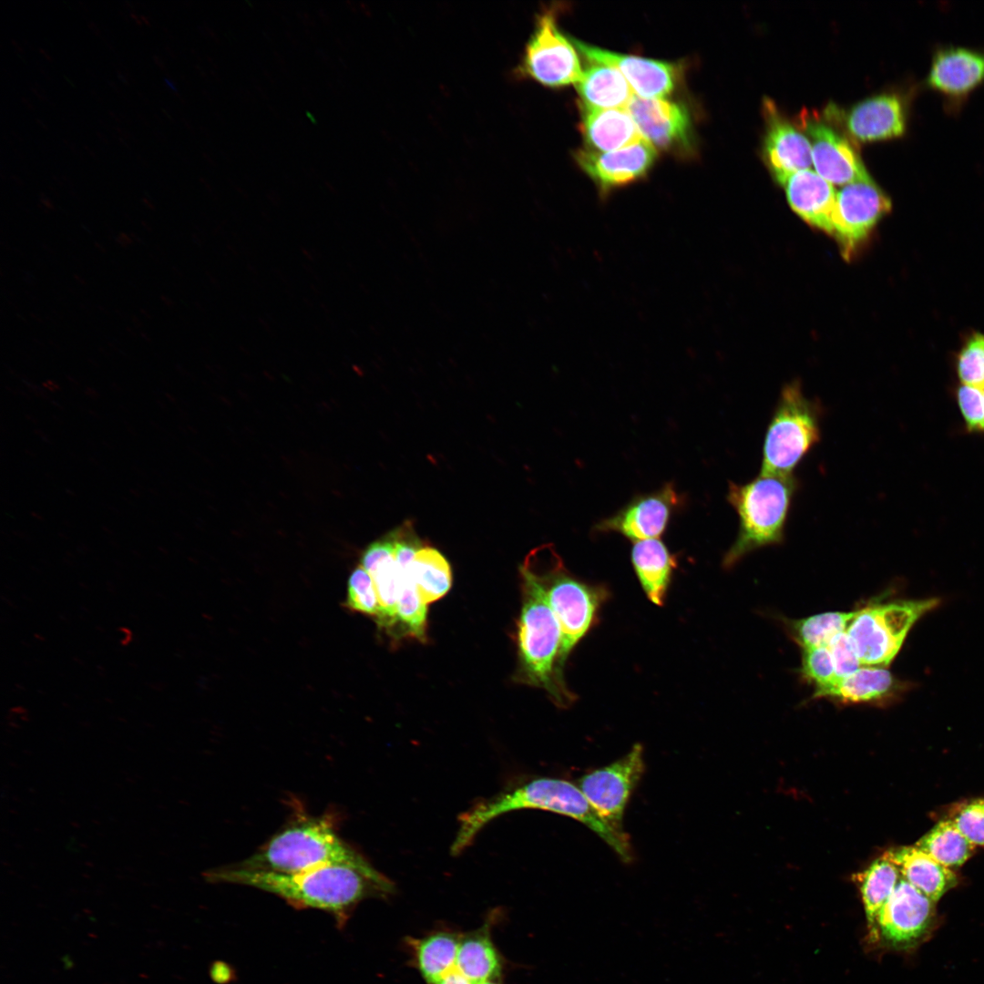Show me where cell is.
<instances>
[{
	"instance_id": "35",
	"label": "cell",
	"mask_w": 984,
	"mask_h": 984,
	"mask_svg": "<svg viewBox=\"0 0 984 984\" xmlns=\"http://www.w3.org/2000/svg\"><path fill=\"white\" fill-rule=\"evenodd\" d=\"M345 605L351 610L379 618L380 603L373 579L361 565L349 578Z\"/></svg>"
},
{
	"instance_id": "11",
	"label": "cell",
	"mask_w": 984,
	"mask_h": 984,
	"mask_svg": "<svg viewBox=\"0 0 984 984\" xmlns=\"http://www.w3.org/2000/svg\"><path fill=\"white\" fill-rule=\"evenodd\" d=\"M684 505L685 496L667 482L659 489L633 497L616 513L597 522L592 531L619 533L633 542L658 538Z\"/></svg>"
},
{
	"instance_id": "6",
	"label": "cell",
	"mask_w": 984,
	"mask_h": 984,
	"mask_svg": "<svg viewBox=\"0 0 984 984\" xmlns=\"http://www.w3.org/2000/svg\"><path fill=\"white\" fill-rule=\"evenodd\" d=\"M524 563L538 576L559 623L565 664L575 646L597 624L600 608L610 597L609 589L572 574L551 544L532 549Z\"/></svg>"
},
{
	"instance_id": "31",
	"label": "cell",
	"mask_w": 984,
	"mask_h": 984,
	"mask_svg": "<svg viewBox=\"0 0 984 984\" xmlns=\"http://www.w3.org/2000/svg\"><path fill=\"white\" fill-rule=\"evenodd\" d=\"M413 560H395L399 572L397 626L403 634L425 642L426 641L427 605L422 600L413 574Z\"/></svg>"
},
{
	"instance_id": "4",
	"label": "cell",
	"mask_w": 984,
	"mask_h": 984,
	"mask_svg": "<svg viewBox=\"0 0 984 984\" xmlns=\"http://www.w3.org/2000/svg\"><path fill=\"white\" fill-rule=\"evenodd\" d=\"M334 816H314L302 810L292 816L252 855L233 866L253 871L296 874L317 866L359 861L363 855L338 835Z\"/></svg>"
},
{
	"instance_id": "7",
	"label": "cell",
	"mask_w": 984,
	"mask_h": 984,
	"mask_svg": "<svg viewBox=\"0 0 984 984\" xmlns=\"http://www.w3.org/2000/svg\"><path fill=\"white\" fill-rule=\"evenodd\" d=\"M822 407L799 381L785 384L768 422L762 447V474L791 476L821 439Z\"/></svg>"
},
{
	"instance_id": "36",
	"label": "cell",
	"mask_w": 984,
	"mask_h": 984,
	"mask_svg": "<svg viewBox=\"0 0 984 984\" xmlns=\"http://www.w3.org/2000/svg\"><path fill=\"white\" fill-rule=\"evenodd\" d=\"M801 673L815 686V691L826 688L838 680L827 646L803 649Z\"/></svg>"
},
{
	"instance_id": "23",
	"label": "cell",
	"mask_w": 984,
	"mask_h": 984,
	"mask_svg": "<svg viewBox=\"0 0 984 984\" xmlns=\"http://www.w3.org/2000/svg\"><path fill=\"white\" fill-rule=\"evenodd\" d=\"M582 132L596 152L614 151L643 139L639 128L625 108H597L582 105Z\"/></svg>"
},
{
	"instance_id": "3",
	"label": "cell",
	"mask_w": 984,
	"mask_h": 984,
	"mask_svg": "<svg viewBox=\"0 0 984 984\" xmlns=\"http://www.w3.org/2000/svg\"><path fill=\"white\" fill-rule=\"evenodd\" d=\"M522 606L518 622L519 683L543 689L559 707L576 699L563 675L561 630L536 573L526 564L519 568Z\"/></svg>"
},
{
	"instance_id": "29",
	"label": "cell",
	"mask_w": 984,
	"mask_h": 984,
	"mask_svg": "<svg viewBox=\"0 0 984 984\" xmlns=\"http://www.w3.org/2000/svg\"><path fill=\"white\" fill-rule=\"evenodd\" d=\"M461 937L438 932L413 941L417 967L429 984H436L456 969Z\"/></svg>"
},
{
	"instance_id": "19",
	"label": "cell",
	"mask_w": 984,
	"mask_h": 984,
	"mask_svg": "<svg viewBox=\"0 0 984 984\" xmlns=\"http://www.w3.org/2000/svg\"><path fill=\"white\" fill-rule=\"evenodd\" d=\"M625 109L654 148L672 150L690 147L692 122L683 105L633 95Z\"/></svg>"
},
{
	"instance_id": "24",
	"label": "cell",
	"mask_w": 984,
	"mask_h": 984,
	"mask_svg": "<svg viewBox=\"0 0 984 984\" xmlns=\"http://www.w3.org/2000/svg\"><path fill=\"white\" fill-rule=\"evenodd\" d=\"M630 560L647 598L662 606L678 565L677 556L661 539L649 538L633 542Z\"/></svg>"
},
{
	"instance_id": "32",
	"label": "cell",
	"mask_w": 984,
	"mask_h": 984,
	"mask_svg": "<svg viewBox=\"0 0 984 984\" xmlns=\"http://www.w3.org/2000/svg\"><path fill=\"white\" fill-rule=\"evenodd\" d=\"M916 846L950 869L963 865L975 848L951 819L938 822Z\"/></svg>"
},
{
	"instance_id": "18",
	"label": "cell",
	"mask_w": 984,
	"mask_h": 984,
	"mask_svg": "<svg viewBox=\"0 0 984 984\" xmlns=\"http://www.w3.org/2000/svg\"><path fill=\"white\" fill-rule=\"evenodd\" d=\"M765 120L764 154L774 178L780 184L793 173L810 169L813 165L811 144L779 111L774 102L763 103Z\"/></svg>"
},
{
	"instance_id": "21",
	"label": "cell",
	"mask_w": 984,
	"mask_h": 984,
	"mask_svg": "<svg viewBox=\"0 0 984 984\" xmlns=\"http://www.w3.org/2000/svg\"><path fill=\"white\" fill-rule=\"evenodd\" d=\"M789 205L809 225L832 235L836 190L815 171L801 170L781 184Z\"/></svg>"
},
{
	"instance_id": "14",
	"label": "cell",
	"mask_w": 984,
	"mask_h": 984,
	"mask_svg": "<svg viewBox=\"0 0 984 984\" xmlns=\"http://www.w3.org/2000/svg\"><path fill=\"white\" fill-rule=\"evenodd\" d=\"M799 124L810 141L813 165L820 177L838 185L873 181L849 141L816 113L802 112Z\"/></svg>"
},
{
	"instance_id": "9",
	"label": "cell",
	"mask_w": 984,
	"mask_h": 984,
	"mask_svg": "<svg viewBox=\"0 0 984 984\" xmlns=\"http://www.w3.org/2000/svg\"><path fill=\"white\" fill-rule=\"evenodd\" d=\"M514 74L517 78L531 79L552 88L579 80L582 70L576 47L571 37L559 30L552 9L538 15Z\"/></svg>"
},
{
	"instance_id": "20",
	"label": "cell",
	"mask_w": 984,
	"mask_h": 984,
	"mask_svg": "<svg viewBox=\"0 0 984 984\" xmlns=\"http://www.w3.org/2000/svg\"><path fill=\"white\" fill-rule=\"evenodd\" d=\"M571 41L589 62L617 68L641 97L663 98L674 89L678 68L671 63L610 52L575 38Z\"/></svg>"
},
{
	"instance_id": "8",
	"label": "cell",
	"mask_w": 984,
	"mask_h": 984,
	"mask_svg": "<svg viewBox=\"0 0 984 984\" xmlns=\"http://www.w3.org/2000/svg\"><path fill=\"white\" fill-rule=\"evenodd\" d=\"M938 599L897 600L856 610L846 633L863 666L888 667L912 626Z\"/></svg>"
},
{
	"instance_id": "10",
	"label": "cell",
	"mask_w": 984,
	"mask_h": 984,
	"mask_svg": "<svg viewBox=\"0 0 984 984\" xmlns=\"http://www.w3.org/2000/svg\"><path fill=\"white\" fill-rule=\"evenodd\" d=\"M643 770L642 747L635 744L628 753L615 762L584 774L579 780L578 786L609 825L617 831L624 832V812Z\"/></svg>"
},
{
	"instance_id": "25",
	"label": "cell",
	"mask_w": 984,
	"mask_h": 984,
	"mask_svg": "<svg viewBox=\"0 0 984 984\" xmlns=\"http://www.w3.org/2000/svg\"><path fill=\"white\" fill-rule=\"evenodd\" d=\"M901 688L902 684L887 668L862 666L832 685L814 691L813 697L842 702H876L892 697Z\"/></svg>"
},
{
	"instance_id": "43",
	"label": "cell",
	"mask_w": 984,
	"mask_h": 984,
	"mask_svg": "<svg viewBox=\"0 0 984 984\" xmlns=\"http://www.w3.org/2000/svg\"><path fill=\"white\" fill-rule=\"evenodd\" d=\"M982 392H983V395H984V388L982 389Z\"/></svg>"
},
{
	"instance_id": "26",
	"label": "cell",
	"mask_w": 984,
	"mask_h": 984,
	"mask_svg": "<svg viewBox=\"0 0 984 984\" xmlns=\"http://www.w3.org/2000/svg\"><path fill=\"white\" fill-rule=\"evenodd\" d=\"M901 877L936 902L957 883L955 873L918 847L907 846L887 852Z\"/></svg>"
},
{
	"instance_id": "16",
	"label": "cell",
	"mask_w": 984,
	"mask_h": 984,
	"mask_svg": "<svg viewBox=\"0 0 984 984\" xmlns=\"http://www.w3.org/2000/svg\"><path fill=\"white\" fill-rule=\"evenodd\" d=\"M914 94L884 92L856 104L846 116L850 135L862 142L902 137L907 130L910 97Z\"/></svg>"
},
{
	"instance_id": "27",
	"label": "cell",
	"mask_w": 984,
	"mask_h": 984,
	"mask_svg": "<svg viewBox=\"0 0 984 984\" xmlns=\"http://www.w3.org/2000/svg\"><path fill=\"white\" fill-rule=\"evenodd\" d=\"M582 105L597 108H626L633 90L615 67L592 63L576 83Z\"/></svg>"
},
{
	"instance_id": "22",
	"label": "cell",
	"mask_w": 984,
	"mask_h": 984,
	"mask_svg": "<svg viewBox=\"0 0 984 984\" xmlns=\"http://www.w3.org/2000/svg\"><path fill=\"white\" fill-rule=\"evenodd\" d=\"M361 566L373 579L380 603V615L376 620L380 628L393 631L397 627V602L399 596V572L395 559V538L393 531L373 542L364 550Z\"/></svg>"
},
{
	"instance_id": "5",
	"label": "cell",
	"mask_w": 984,
	"mask_h": 984,
	"mask_svg": "<svg viewBox=\"0 0 984 984\" xmlns=\"http://www.w3.org/2000/svg\"><path fill=\"white\" fill-rule=\"evenodd\" d=\"M798 488L799 481L794 475L760 473L743 484L729 482L726 497L738 516L739 528L724 555V568L735 565L755 549L782 543Z\"/></svg>"
},
{
	"instance_id": "42",
	"label": "cell",
	"mask_w": 984,
	"mask_h": 984,
	"mask_svg": "<svg viewBox=\"0 0 984 984\" xmlns=\"http://www.w3.org/2000/svg\"><path fill=\"white\" fill-rule=\"evenodd\" d=\"M478 984H498V983H497L495 980H488V981L481 982V983H478Z\"/></svg>"
},
{
	"instance_id": "13",
	"label": "cell",
	"mask_w": 984,
	"mask_h": 984,
	"mask_svg": "<svg viewBox=\"0 0 984 984\" xmlns=\"http://www.w3.org/2000/svg\"><path fill=\"white\" fill-rule=\"evenodd\" d=\"M984 83V50L944 45L931 56L924 86L939 93L948 112L962 108L969 94Z\"/></svg>"
},
{
	"instance_id": "1",
	"label": "cell",
	"mask_w": 984,
	"mask_h": 984,
	"mask_svg": "<svg viewBox=\"0 0 984 984\" xmlns=\"http://www.w3.org/2000/svg\"><path fill=\"white\" fill-rule=\"evenodd\" d=\"M210 883H231L261 889L296 908H315L332 914L343 925L361 901L386 897L395 886L365 858L331 863L296 874L247 870L233 865L210 869Z\"/></svg>"
},
{
	"instance_id": "38",
	"label": "cell",
	"mask_w": 984,
	"mask_h": 984,
	"mask_svg": "<svg viewBox=\"0 0 984 984\" xmlns=\"http://www.w3.org/2000/svg\"><path fill=\"white\" fill-rule=\"evenodd\" d=\"M951 820L972 845L984 846V799L961 805Z\"/></svg>"
},
{
	"instance_id": "30",
	"label": "cell",
	"mask_w": 984,
	"mask_h": 984,
	"mask_svg": "<svg viewBox=\"0 0 984 984\" xmlns=\"http://www.w3.org/2000/svg\"><path fill=\"white\" fill-rule=\"evenodd\" d=\"M856 876L866 918L872 926L876 914L901 879L900 871L887 852Z\"/></svg>"
},
{
	"instance_id": "40",
	"label": "cell",
	"mask_w": 984,
	"mask_h": 984,
	"mask_svg": "<svg viewBox=\"0 0 984 984\" xmlns=\"http://www.w3.org/2000/svg\"><path fill=\"white\" fill-rule=\"evenodd\" d=\"M957 395L958 405L968 427L970 430H984V395L982 389L961 384Z\"/></svg>"
},
{
	"instance_id": "15",
	"label": "cell",
	"mask_w": 984,
	"mask_h": 984,
	"mask_svg": "<svg viewBox=\"0 0 984 984\" xmlns=\"http://www.w3.org/2000/svg\"><path fill=\"white\" fill-rule=\"evenodd\" d=\"M934 903L901 877L873 924L887 944L909 947L923 938L931 928Z\"/></svg>"
},
{
	"instance_id": "37",
	"label": "cell",
	"mask_w": 984,
	"mask_h": 984,
	"mask_svg": "<svg viewBox=\"0 0 984 984\" xmlns=\"http://www.w3.org/2000/svg\"><path fill=\"white\" fill-rule=\"evenodd\" d=\"M958 374L962 384L984 388V335L973 333L958 357Z\"/></svg>"
},
{
	"instance_id": "17",
	"label": "cell",
	"mask_w": 984,
	"mask_h": 984,
	"mask_svg": "<svg viewBox=\"0 0 984 984\" xmlns=\"http://www.w3.org/2000/svg\"><path fill=\"white\" fill-rule=\"evenodd\" d=\"M655 159L656 149L645 138L606 153L589 149L576 153L578 164L603 194L641 179Z\"/></svg>"
},
{
	"instance_id": "2",
	"label": "cell",
	"mask_w": 984,
	"mask_h": 984,
	"mask_svg": "<svg viewBox=\"0 0 984 984\" xmlns=\"http://www.w3.org/2000/svg\"><path fill=\"white\" fill-rule=\"evenodd\" d=\"M538 809L578 820L597 834L623 860L631 859L628 835L609 825L588 802L578 785L554 777H538L508 787L475 804L459 816L451 852L457 855L493 819L507 812Z\"/></svg>"
},
{
	"instance_id": "41",
	"label": "cell",
	"mask_w": 984,
	"mask_h": 984,
	"mask_svg": "<svg viewBox=\"0 0 984 984\" xmlns=\"http://www.w3.org/2000/svg\"><path fill=\"white\" fill-rule=\"evenodd\" d=\"M436 984H473L456 969L449 972Z\"/></svg>"
},
{
	"instance_id": "12",
	"label": "cell",
	"mask_w": 984,
	"mask_h": 984,
	"mask_svg": "<svg viewBox=\"0 0 984 984\" xmlns=\"http://www.w3.org/2000/svg\"><path fill=\"white\" fill-rule=\"evenodd\" d=\"M892 208L888 196L875 183L855 182L836 191L832 235L847 258Z\"/></svg>"
},
{
	"instance_id": "28",
	"label": "cell",
	"mask_w": 984,
	"mask_h": 984,
	"mask_svg": "<svg viewBox=\"0 0 984 984\" xmlns=\"http://www.w3.org/2000/svg\"><path fill=\"white\" fill-rule=\"evenodd\" d=\"M488 926L461 937L459 942L456 969L473 984L495 980L501 973V959L490 938Z\"/></svg>"
},
{
	"instance_id": "39",
	"label": "cell",
	"mask_w": 984,
	"mask_h": 984,
	"mask_svg": "<svg viewBox=\"0 0 984 984\" xmlns=\"http://www.w3.org/2000/svg\"><path fill=\"white\" fill-rule=\"evenodd\" d=\"M827 648L838 679L850 675L863 666L846 631L834 637Z\"/></svg>"
},
{
	"instance_id": "34",
	"label": "cell",
	"mask_w": 984,
	"mask_h": 984,
	"mask_svg": "<svg viewBox=\"0 0 984 984\" xmlns=\"http://www.w3.org/2000/svg\"><path fill=\"white\" fill-rule=\"evenodd\" d=\"M854 611H828L791 620L790 632L802 649L827 646L837 634L846 631Z\"/></svg>"
},
{
	"instance_id": "33",
	"label": "cell",
	"mask_w": 984,
	"mask_h": 984,
	"mask_svg": "<svg viewBox=\"0 0 984 984\" xmlns=\"http://www.w3.org/2000/svg\"><path fill=\"white\" fill-rule=\"evenodd\" d=\"M413 574L422 600L426 604L440 600L452 585L451 567L436 548L423 547L415 555Z\"/></svg>"
}]
</instances>
